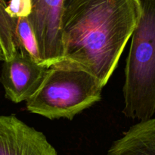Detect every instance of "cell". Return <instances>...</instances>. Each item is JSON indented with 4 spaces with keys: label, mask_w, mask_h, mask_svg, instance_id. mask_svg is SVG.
<instances>
[{
    "label": "cell",
    "mask_w": 155,
    "mask_h": 155,
    "mask_svg": "<svg viewBox=\"0 0 155 155\" xmlns=\"http://www.w3.org/2000/svg\"><path fill=\"white\" fill-rule=\"evenodd\" d=\"M142 10L141 0H64L63 60L54 67L83 70L104 86L137 26Z\"/></svg>",
    "instance_id": "6da1fadb"
},
{
    "label": "cell",
    "mask_w": 155,
    "mask_h": 155,
    "mask_svg": "<svg viewBox=\"0 0 155 155\" xmlns=\"http://www.w3.org/2000/svg\"><path fill=\"white\" fill-rule=\"evenodd\" d=\"M142 15L132 34L125 68L123 113L144 121L155 114V0H141Z\"/></svg>",
    "instance_id": "7a4b0ae2"
},
{
    "label": "cell",
    "mask_w": 155,
    "mask_h": 155,
    "mask_svg": "<svg viewBox=\"0 0 155 155\" xmlns=\"http://www.w3.org/2000/svg\"><path fill=\"white\" fill-rule=\"evenodd\" d=\"M103 87L98 79L83 70L51 67L39 90L26 101V107L49 120H72L101 99Z\"/></svg>",
    "instance_id": "3957f363"
},
{
    "label": "cell",
    "mask_w": 155,
    "mask_h": 155,
    "mask_svg": "<svg viewBox=\"0 0 155 155\" xmlns=\"http://www.w3.org/2000/svg\"><path fill=\"white\" fill-rule=\"evenodd\" d=\"M27 18L36 38L42 66H56L63 60L61 16L64 0H31Z\"/></svg>",
    "instance_id": "277c9868"
},
{
    "label": "cell",
    "mask_w": 155,
    "mask_h": 155,
    "mask_svg": "<svg viewBox=\"0 0 155 155\" xmlns=\"http://www.w3.org/2000/svg\"><path fill=\"white\" fill-rule=\"evenodd\" d=\"M48 68L36 63L25 50L3 61L0 82L5 98L17 104L27 101L39 90Z\"/></svg>",
    "instance_id": "5b68a950"
},
{
    "label": "cell",
    "mask_w": 155,
    "mask_h": 155,
    "mask_svg": "<svg viewBox=\"0 0 155 155\" xmlns=\"http://www.w3.org/2000/svg\"><path fill=\"white\" fill-rule=\"evenodd\" d=\"M0 155H58L45 135L15 115H0Z\"/></svg>",
    "instance_id": "8992f818"
},
{
    "label": "cell",
    "mask_w": 155,
    "mask_h": 155,
    "mask_svg": "<svg viewBox=\"0 0 155 155\" xmlns=\"http://www.w3.org/2000/svg\"><path fill=\"white\" fill-rule=\"evenodd\" d=\"M6 5V0H0V47L4 61L25 50L36 63L41 64L36 38L28 19L11 17L5 11Z\"/></svg>",
    "instance_id": "52a82bcc"
},
{
    "label": "cell",
    "mask_w": 155,
    "mask_h": 155,
    "mask_svg": "<svg viewBox=\"0 0 155 155\" xmlns=\"http://www.w3.org/2000/svg\"><path fill=\"white\" fill-rule=\"evenodd\" d=\"M107 155H155V117L132 126L113 142Z\"/></svg>",
    "instance_id": "ba28073f"
},
{
    "label": "cell",
    "mask_w": 155,
    "mask_h": 155,
    "mask_svg": "<svg viewBox=\"0 0 155 155\" xmlns=\"http://www.w3.org/2000/svg\"><path fill=\"white\" fill-rule=\"evenodd\" d=\"M5 11L11 17L15 18H27L32 12L31 0H9Z\"/></svg>",
    "instance_id": "9c48e42d"
},
{
    "label": "cell",
    "mask_w": 155,
    "mask_h": 155,
    "mask_svg": "<svg viewBox=\"0 0 155 155\" xmlns=\"http://www.w3.org/2000/svg\"><path fill=\"white\" fill-rule=\"evenodd\" d=\"M4 61V57H3V54H2V51L1 49V47H0V61Z\"/></svg>",
    "instance_id": "30bf717a"
}]
</instances>
